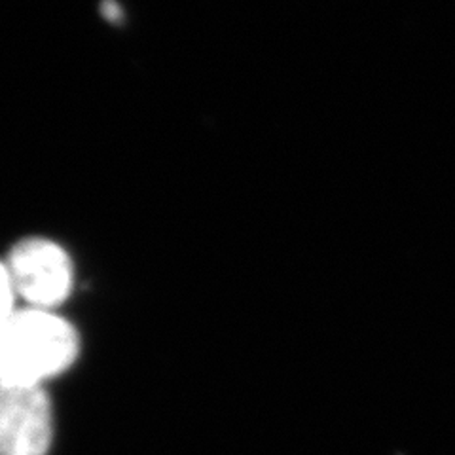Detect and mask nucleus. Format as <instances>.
I'll return each mask as SVG.
<instances>
[{
	"instance_id": "1",
	"label": "nucleus",
	"mask_w": 455,
	"mask_h": 455,
	"mask_svg": "<svg viewBox=\"0 0 455 455\" xmlns=\"http://www.w3.org/2000/svg\"><path fill=\"white\" fill-rule=\"evenodd\" d=\"M75 326L52 309L20 307L0 323V386H35L78 357Z\"/></svg>"
},
{
	"instance_id": "2",
	"label": "nucleus",
	"mask_w": 455,
	"mask_h": 455,
	"mask_svg": "<svg viewBox=\"0 0 455 455\" xmlns=\"http://www.w3.org/2000/svg\"><path fill=\"white\" fill-rule=\"evenodd\" d=\"M8 269L20 300L36 309H55L75 287V262L67 249L48 237H25L12 247Z\"/></svg>"
},
{
	"instance_id": "3",
	"label": "nucleus",
	"mask_w": 455,
	"mask_h": 455,
	"mask_svg": "<svg viewBox=\"0 0 455 455\" xmlns=\"http://www.w3.org/2000/svg\"><path fill=\"white\" fill-rule=\"evenodd\" d=\"M52 406L42 387L0 386V455H46Z\"/></svg>"
},
{
	"instance_id": "4",
	"label": "nucleus",
	"mask_w": 455,
	"mask_h": 455,
	"mask_svg": "<svg viewBox=\"0 0 455 455\" xmlns=\"http://www.w3.org/2000/svg\"><path fill=\"white\" fill-rule=\"evenodd\" d=\"M18 300L20 296L16 284H13L8 264L6 260H0V323H4L20 309Z\"/></svg>"
}]
</instances>
